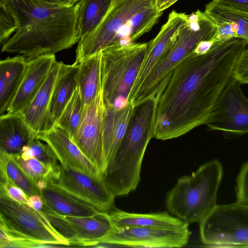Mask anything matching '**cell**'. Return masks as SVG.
Returning <instances> with one entry per match:
<instances>
[{
	"instance_id": "cell-41",
	"label": "cell",
	"mask_w": 248,
	"mask_h": 248,
	"mask_svg": "<svg viewBox=\"0 0 248 248\" xmlns=\"http://www.w3.org/2000/svg\"><path fill=\"white\" fill-rule=\"evenodd\" d=\"M76 2H78V1H79L80 0H74Z\"/></svg>"
},
{
	"instance_id": "cell-40",
	"label": "cell",
	"mask_w": 248,
	"mask_h": 248,
	"mask_svg": "<svg viewBox=\"0 0 248 248\" xmlns=\"http://www.w3.org/2000/svg\"><path fill=\"white\" fill-rule=\"evenodd\" d=\"M163 0H158V5H159Z\"/></svg>"
},
{
	"instance_id": "cell-25",
	"label": "cell",
	"mask_w": 248,
	"mask_h": 248,
	"mask_svg": "<svg viewBox=\"0 0 248 248\" xmlns=\"http://www.w3.org/2000/svg\"><path fill=\"white\" fill-rule=\"evenodd\" d=\"M101 51L79 63L78 87L85 105L90 104L101 91Z\"/></svg>"
},
{
	"instance_id": "cell-28",
	"label": "cell",
	"mask_w": 248,
	"mask_h": 248,
	"mask_svg": "<svg viewBox=\"0 0 248 248\" xmlns=\"http://www.w3.org/2000/svg\"><path fill=\"white\" fill-rule=\"evenodd\" d=\"M85 109V105L78 86L56 124L63 128L71 138L82 122Z\"/></svg>"
},
{
	"instance_id": "cell-39",
	"label": "cell",
	"mask_w": 248,
	"mask_h": 248,
	"mask_svg": "<svg viewBox=\"0 0 248 248\" xmlns=\"http://www.w3.org/2000/svg\"><path fill=\"white\" fill-rule=\"evenodd\" d=\"M178 0H163L158 5L159 10L163 12L164 10L168 8Z\"/></svg>"
},
{
	"instance_id": "cell-1",
	"label": "cell",
	"mask_w": 248,
	"mask_h": 248,
	"mask_svg": "<svg viewBox=\"0 0 248 248\" xmlns=\"http://www.w3.org/2000/svg\"><path fill=\"white\" fill-rule=\"evenodd\" d=\"M247 44L239 38L216 43L205 54L192 52L175 67L158 94L154 138L174 139L205 124Z\"/></svg>"
},
{
	"instance_id": "cell-21",
	"label": "cell",
	"mask_w": 248,
	"mask_h": 248,
	"mask_svg": "<svg viewBox=\"0 0 248 248\" xmlns=\"http://www.w3.org/2000/svg\"><path fill=\"white\" fill-rule=\"evenodd\" d=\"M59 66V62L56 61L41 88L28 106L21 112L27 124L37 134L52 127L49 108Z\"/></svg>"
},
{
	"instance_id": "cell-38",
	"label": "cell",
	"mask_w": 248,
	"mask_h": 248,
	"mask_svg": "<svg viewBox=\"0 0 248 248\" xmlns=\"http://www.w3.org/2000/svg\"><path fill=\"white\" fill-rule=\"evenodd\" d=\"M42 1L62 5H71L76 4L74 0H39Z\"/></svg>"
},
{
	"instance_id": "cell-30",
	"label": "cell",
	"mask_w": 248,
	"mask_h": 248,
	"mask_svg": "<svg viewBox=\"0 0 248 248\" xmlns=\"http://www.w3.org/2000/svg\"><path fill=\"white\" fill-rule=\"evenodd\" d=\"M42 141L37 137L35 138L24 148L20 156L24 160L34 157L60 174L62 166L54 152L47 143Z\"/></svg>"
},
{
	"instance_id": "cell-22",
	"label": "cell",
	"mask_w": 248,
	"mask_h": 248,
	"mask_svg": "<svg viewBox=\"0 0 248 248\" xmlns=\"http://www.w3.org/2000/svg\"><path fill=\"white\" fill-rule=\"evenodd\" d=\"M79 64L59 62V70L53 87L49 108L52 127L58 121L64 108L78 85Z\"/></svg>"
},
{
	"instance_id": "cell-5",
	"label": "cell",
	"mask_w": 248,
	"mask_h": 248,
	"mask_svg": "<svg viewBox=\"0 0 248 248\" xmlns=\"http://www.w3.org/2000/svg\"><path fill=\"white\" fill-rule=\"evenodd\" d=\"M0 228L11 238L8 247L70 246L42 211L19 202L0 192Z\"/></svg>"
},
{
	"instance_id": "cell-26",
	"label": "cell",
	"mask_w": 248,
	"mask_h": 248,
	"mask_svg": "<svg viewBox=\"0 0 248 248\" xmlns=\"http://www.w3.org/2000/svg\"><path fill=\"white\" fill-rule=\"evenodd\" d=\"M114 0H80L78 27L80 37L94 30L105 17Z\"/></svg>"
},
{
	"instance_id": "cell-33",
	"label": "cell",
	"mask_w": 248,
	"mask_h": 248,
	"mask_svg": "<svg viewBox=\"0 0 248 248\" xmlns=\"http://www.w3.org/2000/svg\"><path fill=\"white\" fill-rule=\"evenodd\" d=\"M232 78L242 84H248V43L235 63Z\"/></svg>"
},
{
	"instance_id": "cell-17",
	"label": "cell",
	"mask_w": 248,
	"mask_h": 248,
	"mask_svg": "<svg viewBox=\"0 0 248 248\" xmlns=\"http://www.w3.org/2000/svg\"><path fill=\"white\" fill-rule=\"evenodd\" d=\"M44 202L42 211L66 217H90L102 212L92 204L75 197L56 183L40 190Z\"/></svg>"
},
{
	"instance_id": "cell-10",
	"label": "cell",
	"mask_w": 248,
	"mask_h": 248,
	"mask_svg": "<svg viewBox=\"0 0 248 248\" xmlns=\"http://www.w3.org/2000/svg\"><path fill=\"white\" fill-rule=\"evenodd\" d=\"M241 85L232 78L223 90L204 124L210 129L235 135L248 133V98Z\"/></svg>"
},
{
	"instance_id": "cell-7",
	"label": "cell",
	"mask_w": 248,
	"mask_h": 248,
	"mask_svg": "<svg viewBox=\"0 0 248 248\" xmlns=\"http://www.w3.org/2000/svg\"><path fill=\"white\" fill-rule=\"evenodd\" d=\"M215 31V24L204 12L198 10L188 15V21L176 43L146 79L131 103L136 105L161 92L175 67L192 53L201 41L212 39Z\"/></svg>"
},
{
	"instance_id": "cell-35",
	"label": "cell",
	"mask_w": 248,
	"mask_h": 248,
	"mask_svg": "<svg viewBox=\"0 0 248 248\" xmlns=\"http://www.w3.org/2000/svg\"><path fill=\"white\" fill-rule=\"evenodd\" d=\"M211 2L248 15V0H212Z\"/></svg>"
},
{
	"instance_id": "cell-34",
	"label": "cell",
	"mask_w": 248,
	"mask_h": 248,
	"mask_svg": "<svg viewBox=\"0 0 248 248\" xmlns=\"http://www.w3.org/2000/svg\"><path fill=\"white\" fill-rule=\"evenodd\" d=\"M16 29L14 20L11 15L0 8V43L2 45L9 39Z\"/></svg>"
},
{
	"instance_id": "cell-6",
	"label": "cell",
	"mask_w": 248,
	"mask_h": 248,
	"mask_svg": "<svg viewBox=\"0 0 248 248\" xmlns=\"http://www.w3.org/2000/svg\"><path fill=\"white\" fill-rule=\"evenodd\" d=\"M147 45L148 43L115 45L101 51V84L105 105L122 108L129 103Z\"/></svg>"
},
{
	"instance_id": "cell-13",
	"label": "cell",
	"mask_w": 248,
	"mask_h": 248,
	"mask_svg": "<svg viewBox=\"0 0 248 248\" xmlns=\"http://www.w3.org/2000/svg\"><path fill=\"white\" fill-rule=\"evenodd\" d=\"M104 104L102 91L89 104L85 105L82 122L71 138L102 175L105 167L102 142Z\"/></svg>"
},
{
	"instance_id": "cell-31",
	"label": "cell",
	"mask_w": 248,
	"mask_h": 248,
	"mask_svg": "<svg viewBox=\"0 0 248 248\" xmlns=\"http://www.w3.org/2000/svg\"><path fill=\"white\" fill-rule=\"evenodd\" d=\"M0 176V192L5 193L11 199L19 202L27 203L29 197L25 191L7 176Z\"/></svg>"
},
{
	"instance_id": "cell-37",
	"label": "cell",
	"mask_w": 248,
	"mask_h": 248,
	"mask_svg": "<svg viewBox=\"0 0 248 248\" xmlns=\"http://www.w3.org/2000/svg\"><path fill=\"white\" fill-rule=\"evenodd\" d=\"M27 204L37 211H42L44 204L42 197L38 194L29 197Z\"/></svg>"
},
{
	"instance_id": "cell-29",
	"label": "cell",
	"mask_w": 248,
	"mask_h": 248,
	"mask_svg": "<svg viewBox=\"0 0 248 248\" xmlns=\"http://www.w3.org/2000/svg\"><path fill=\"white\" fill-rule=\"evenodd\" d=\"M0 175L7 176L22 188L28 197L35 194L40 195L39 189L16 164L12 156L2 151H0Z\"/></svg>"
},
{
	"instance_id": "cell-12",
	"label": "cell",
	"mask_w": 248,
	"mask_h": 248,
	"mask_svg": "<svg viewBox=\"0 0 248 248\" xmlns=\"http://www.w3.org/2000/svg\"><path fill=\"white\" fill-rule=\"evenodd\" d=\"M188 15L172 11L157 35L148 43L145 57L128 98L130 103L139 90L161 60L176 43Z\"/></svg>"
},
{
	"instance_id": "cell-2",
	"label": "cell",
	"mask_w": 248,
	"mask_h": 248,
	"mask_svg": "<svg viewBox=\"0 0 248 248\" xmlns=\"http://www.w3.org/2000/svg\"><path fill=\"white\" fill-rule=\"evenodd\" d=\"M16 27L1 45V51L17 53L28 59L55 55L78 43V2L62 5L39 0H0Z\"/></svg>"
},
{
	"instance_id": "cell-14",
	"label": "cell",
	"mask_w": 248,
	"mask_h": 248,
	"mask_svg": "<svg viewBox=\"0 0 248 248\" xmlns=\"http://www.w3.org/2000/svg\"><path fill=\"white\" fill-rule=\"evenodd\" d=\"M56 184L102 212H108L115 208L116 197L102 178L62 166L60 177Z\"/></svg>"
},
{
	"instance_id": "cell-3",
	"label": "cell",
	"mask_w": 248,
	"mask_h": 248,
	"mask_svg": "<svg viewBox=\"0 0 248 248\" xmlns=\"http://www.w3.org/2000/svg\"><path fill=\"white\" fill-rule=\"evenodd\" d=\"M162 12L158 0H114L99 25L80 37L75 63L109 46L135 43L152 29Z\"/></svg>"
},
{
	"instance_id": "cell-19",
	"label": "cell",
	"mask_w": 248,
	"mask_h": 248,
	"mask_svg": "<svg viewBox=\"0 0 248 248\" xmlns=\"http://www.w3.org/2000/svg\"><path fill=\"white\" fill-rule=\"evenodd\" d=\"M133 109L129 103L122 108L104 104L102 142L105 170L124 136Z\"/></svg>"
},
{
	"instance_id": "cell-32",
	"label": "cell",
	"mask_w": 248,
	"mask_h": 248,
	"mask_svg": "<svg viewBox=\"0 0 248 248\" xmlns=\"http://www.w3.org/2000/svg\"><path fill=\"white\" fill-rule=\"evenodd\" d=\"M236 202L248 205V161L241 167L236 179Z\"/></svg>"
},
{
	"instance_id": "cell-27",
	"label": "cell",
	"mask_w": 248,
	"mask_h": 248,
	"mask_svg": "<svg viewBox=\"0 0 248 248\" xmlns=\"http://www.w3.org/2000/svg\"><path fill=\"white\" fill-rule=\"evenodd\" d=\"M15 161L40 191L47 185L57 183L60 174L38 159H23L19 155H11Z\"/></svg>"
},
{
	"instance_id": "cell-20",
	"label": "cell",
	"mask_w": 248,
	"mask_h": 248,
	"mask_svg": "<svg viewBox=\"0 0 248 248\" xmlns=\"http://www.w3.org/2000/svg\"><path fill=\"white\" fill-rule=\"evenodd\" d=\"M37 137L21 112H7L0 116V151L20 155L24 148Z\"/></svg>"
},
{
	"instance_id": "cell-15",
	"label": "cell",
	"mask_w": 248,
	"mask_h": 248,
	"mask_svg": "<svg viewBox=\"0 0 248 248\" xmlns=\"http://www.w3.org/2000/svg\"><path fill=\"white\" fill-rule=\"evenodd\" d=\"M37 137L50 146L62 167L102 178L96 168L72 141L68 133L58 125L38 133Z\"/></svg>"
},
{
	"instance_id": "cell-18",
	"label": "cell",
	"mask_w": 248,
	"mask_h": 248,
	"mask_svg": "<svg viewBox=\"0 0 248 248\" xmlns=\"http://www.w3.org/2000/svg\"><path fill=\"white\" fill-rule=\"evenodd\" d=\"M204 13L215 24L216 31L212 39L215 44L234 38L248 43V15L220 6L210 2Z\"/></svg>"
},
{
	"instance_id": "cell-16",
	"label": "cell",
	"mask_w": 248,
	"mask_h": 248,
	"mask_svg": "<svg viewBox=\"0 0 248 248\" xmlns=\"http://www.w3.org/2000/svg\"><path fill=\"white\" fill-rule=\"evenodd\" d=\"M27 60L24 76L7 112H21L28 106L57 61L55 55H43Z\"/></svg>"
},
{
	"instance_id": "cell-8",
	"label": "cell",
	"mask_w": 248,
	"mask_h": 248,
	"mask_svg": "<svg viewBox=\"0 0 248 248\" xmlns=\"http://www.w3.org/2000/svg\"><path fill=\"white\" fill-rule=\"evenodd\" d=\"M200 237L211 247H248V205H217L199 223Z\"/></svg>"
},
{
	"instance_id": "cell-4",
	"label": "cell",
	"mask_w": 248,
	"mask_h": 248,
	"mask_svg": "<svg viewBox=\"0 0 248 248\" xmlns=\"http://www.w3.org/2000/svg\"><path fill=\"white\" fill-rule=\"evenodd\" d=\"M222 176L223 167L218 160L204 163L190 175L178 179L166 195V208L188 224L199 223L217 205Z\"/></svg>"
},
{
	"instance_id": "cell-11",
	"label": "cell",
	"mask_w": 248,
	"mask_h": 248,
	"mask_svg": "<svg viewBox=\"0 0 248 248\" xmlns=\"http://www.w3.org/2000/svg\"><path fill=\"white\" fill-rule=\"evenodd\" d=\"M43 212L70 245L97 246L101 243L113 227L108 212H102L90 217H66L49 212Z\"/></svg>"
},
{
	"instance_id": "cell-9",
	"label": "cell",
	"mask_w": 248,
	"mask_h": 248,
	"mask_svg": "<svg viewBox=\"0 0 248 248\" xmlns=\"http://www.w3.org/2000/svg\"><path fill=\"white\" fill-rule=\"evenodd\" d=\"M189 224L177 228L113 227L100 244L108 247L180 248L188 242ZM99 245V244H98Z\"/></svg>"
},
{
	"instance_id": "cell-36",
	"label": "cell",
	"mask_w": 248,
	"mask_h": 248,
	"mask_svg": "<svg viewBox=\"0 0 248 248\" xmlns=\"http://www.w3.org/2000/svg\"><path fill=\"white\" fill-rule=\"evenodd\" d=\"M215 44L212 39L202 40L197 45L193 52L197 54H205L211 49Z\"/></svg>"
},
{
	"instance_id": "cell-24",
	"label": "cell",
	"mask_w": 248,
	"mask_h": 248,
	"mask_svg": "<svg viewBox=\"0 0 248 248\" xmlns=\"http://www.w3.org/2000/svg\"><path fill=\"white\" fill-rule=\"evenodd\" d=\"M108 215L113 226L116 227L172 228L187 224L166 212L139 214L127 212L115 208L108 212Z\"/></svg>"
},
{
	"instance_id": "cell-23",
	"label": "cell",
	"mask_w": 248,
	"mask_h": 248,
	"mask_svg": "<svg viewBox=\"0 0 248 248\" xmlns=\"http://www.w3.org/2000/svg\"><path fill=\"white\" fill-rule=\"evenodd\" d=\"M27 59L22 55L0 62V114L7 112L24 76Z\"/></svg>"
}]
</instances>
